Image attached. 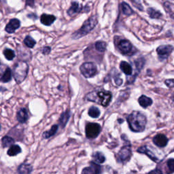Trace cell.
Segmentation results:
<instances>
[{"instance_id":"1","label":"cell","mask_w":174,"mask_h":174,"mask_svg":"<svg viewBox=\"0 0 174 174\" xmlns=\"http://www.w3.org/2000/svg\"><path fill=\"white\" fill-rule=\"evenodd\" d=\"M129 129L133 132H143L146 129L147 124L146 116L143 114L138 111H133L127 117Z\"/></svg>"},{"instance_id":"21","label":"cell","mask_w":174,"mask_h":174,"mask_svg":"<svg viewBox=\"0 0 174 174\" xmlns=\"http://www.w3.org/2000/svg\"><path fill=\"white\" fill-rule=\"evenodd\" d=\"M92 158H93L94 161L96 162V163L97 164H101L103 163L106 161V157L103 153H100V152H95V153L92 155Z\"/></svg>"},{"instance_id":"7","label":"cell","mask_w":174,"mask_h":174,"mask_svg":"<svg viewBox=\"0 0 174 174\" xmlns=\"http://www.w3.org/2000/svg\"><path fill=\"white\" fill-rule=\"evenodd\" d=\"M131 157V144L128 143L125 146L121 148L119 153H118V158L121 162L126 163L127 162Z\"/></svg>"},{"instance_id":"40","label":"cell","mask_w":174,"mask_h":174,"mask_svg":"<svg viewBox=\"0 0 174 174\" xmlns=\"http://www.w3.org/2000/svg\"><path fill=\"white\" fill-rule=\"evenodd\" d=\"M0 128H1V127H0Z\"/></svg>"},{"instance_id":"10","label":"cell","mask_w":174,"mask_h":174,"mask_svg":"<svg viewBox=\"0 0 174 174\" xmlns=\"http://www.w3.org/2000/svg\"><path fill=\"white\" fill-rule=\"evenodd\" d=\"M118 49L121 51V53L125 54L131 53L132 50V44L127 40H120L118 44Z\"/></svg>"},{"instance_id":"8","label":"cell","mask_w":174,"mask_h":174,"mask_svg":"<svg viewBox=\"0 0 174 174\" xmlns=\"http://www.w3.org/2000/svg\"><path fill=\"white\" fill-rule=\"evenodd\" d=\"M173 48L171 45H164V46H160L157 48V52L159 57V59L161 61L165 60L167 58L169 54L172 53L173 51Z\"/></svg>"},{"instance_id":"18","label":"cell","mask_w":174,"mask_h":174,"mask_svg":"<svg viewBox=\"0 0 174 174\" xmlns=\"http://www.w3.org/2000/svg\"><path fill=\"white\" fill-rule=\"evenodd\" d=\"M33 171V167L30 164L23 163L18 167V172L19 174H31Z\"/></svg>"},{"instance_id":"15","label":"cell","mask_w":174,"mask_h":174,"mask_svg":"<svg viewBox=\"0 0 174 174\" xmlns=\"http://www.w3.org/2000/svg\"><path fill=\"white\" fill-rule=\"evenodd\" d=\"M82 9V7L80 6L78 3L73 2L72 3L71 7H70L69 9L68 10V14L69 16H74L75 14L79 13Z\"/></svg>"},{"instance_id":"37","label":"cell","mask_w":174,"mask_h":174,"mask_svg":"<svg viewBox=\"0 0 174 174\" xmlns=\"http://www.w3.org/2000/svg\"><path fill=\"white\" fill-rule=\"evenodd\" d=\"M148 174H162V173L160 169L157 168L153 170V171H151L150 173H148Z\"/></svg>"},{"instance_id":"4","label":"cell","mask_w":174,"mask_h":174,"mask_svg":"<svg viewBox=\"0 0 174 174\" xmlns=\"http://www.w3.org/2000/svg\"><path fill=\"white\" fill-rule=\"evenodd\" d=\"M29 66L26 62L20 61L14 65L13 69V75L18 84L21 83L27 76Z\"/></svg>"},{"instance_id":"13","label":"cell","mask_w":174,"mask_h":174,"mask_svg":"<svg viewBox=\"0 0 174 174\" xmlns=\"http://www.w3.org/2000/svg\"><path fill=\"white\" fill-rule=\"evenodd\" d=\"M138 152L139 153L145 154L146 155H147L148 157L150 159H152V160H153L154 162H158V158L153 153V152L148 148L147 146H146L139 147V148L138 149Z\"/></svg>"},{"instance_id":"14","label":"cell","mask_w":174,"mask_h":174,"mask_svg":"<svg viewBox=\"0 0 174 174\" xmlns=\"http://www.w3.org/2000/svg\"><path fill=\"white\" fill-rule=\"evenodd\" d=\"M56 20V18L53 15H48L46 14H43L40 17V21L41 23L46 25V26H49L53 24L54 21Z\"/></svg>"},{"instance_id":"22","label":"cell","mask_w":174,"mask_h":174,"mask_svg":"<svg viewBox=\"0 0 174 174\" xmlns=\"http://www.w3.org/2000/svg\"><path fill=\"white\" fill-rule=\"evenodd\" d=\"M58 125H53V127L50 128V129L49 131H47L43 133L42 136L44 139H49L51 137H53V135H54L56 134L57 131H58Z\"/></svg>"},{"instance_id":"26","label":"cell","mask_w":174,"mask_h":174,"mask_svg":"<svg viewBox=\"0 0 174 174\" xmlns=\"http://www.w3.org/2000/svg\"><path fill=\"white\" fill-rule=\"evenodd\" d=\"M121 7H122V10H123V12L125 15H131L134 12L132 10V8H131L130 6H129L128 3H127L126 2H123L121 4Z\"/></svg>"},{"instance_id":"28","label":"cell","mask_w":174,"mask_h":174,"mask_svg":"<svg viewBox=\"0 0 174 174\" xmlns=\"http://www.w3.org/2000/svg\"><path fill=\"white\" fill-rule=\"evenodd\" d=\"M100 114L101 112H100L99 109L95 106H92L88 110V115L93 118H98L100 116Z\"/></svg>"},{"instance_id":"25","label":"cell","mask_w":174,"mask_h":174,"mask_svg":"<svg viewBox=\"0 0 174 174\" xmlns=\"http://www.w3.org/2000/svg\"><path fill=\"white\" fill-rule=\"evenodd\" d=\"M1 79L3 82H8L12 79V71L9 68H6L5 72L3 73Z\"/></svg>"},{"instance_id":"32","label":"cell","mask_w":174,"mask_h":174,"mask_svg":"<svg viewBox=\"0 0 174 174\" xmlns=\"http://www.w3.org/2000/svg\"><path fill=\"white\" fill-rule=\"evenodd\" d=\"M167 166L168 171L167 172V174H171L174 172V159L170 158L167 162Z\"/></svg>"},{"instance_id":"12","label":"cell","mask_w":174,"mask_h":174,"mask_svg":"<svg viewBox=\"0 0 174 174\" xmlns=\"http://www.w3.org/2000/svg\"><path fill=\"white\" fill-rule=\"evenodd\" d=\"M21 25V22L19 20L16 19V18H13L11 19L8 25L6 27V31L9 33H12L15 31L17 29L19 28Z\"/></svg>"},{"instance_id":"30","label":"cell","mask_w":174,"mask_h":174,"mask_svg":"<svg viewBox=\"0 0 174 174\" xmlns=\"http://www.w3.org/2000/svg\"><path fill=\"white\" fill-rule=\"evenodd\" d=\"M95 49L100 53L105 52L107 48V44L105 42H97L95 43Z\"/></svg>"},{"instance_id":"6","label":"cell","mask_w":174,"mask_h":174,"mask_svg":"<svg viewBox=\"0 0 174 174\" xmlns=\"http://www.w3.org/2000/svg\"><path fill=\"white\" fill-rule=\"evenodd\" d=\"M101 127L100 125L97 123H88L85 127V133L87 138L93 139L96 138L101 132Z\"/></svg>"},{"instance_id":"24","label":"cell","mask_w":174,"mask_h":174,"mask_svg":"<svg viewBox=\"0 0 174 174\" xmlns=\"http://www.w3.org/2000/svg\"><path fill=\"white\" fill-rule=\"evenodd\" d=\"M2 146L3 148H7V147H10L11 146L14 145V140L13 138H11V137H9L8 135H6L5 137H3L2 139Z\"/></svg>"},{"instance_id":"20","label":"cell","mask_w":174,"mask_h":174,"mask_svg":"<svg viewBox=\"0 0 174 174\" xmlns=\"http://www.w3.org/2000/svg\"><path fill=\"white\" fill-rule=\"evenodd\" d=\"M70 116H71V114H70L69 111H66V112L61 114L60 118H59V124H60L62 128H64L65 127L68 122L69 121Z\"/></svg>"},{"instance_id":"2","label":"cell","mask_w":174,"mask_h":174,"mask_svg":"<svg viewBox=\"0 0 174 174\" xmlns=\"http://www.w3.org/2000/svg\"><path fill=\"white\" fill-rule=\"evenodd\" d=\"M112 95L110 91H101L91 92L87 95V100L97 103L103 107H107L112 101Z\"/></svg>"},{"instance_id":"19","label":"cell","mask_w":174,"mask_h":174,"mask_svg":"<svg viewBox=\"0 0 174 174\" xmlns=\"http://www.w3.org/2000/svg\"><path fill=\"white\" fill-rule=\"evenodd\" d=\"M138 102L139 105L143 108H146L153 104V100L150 97H146V95H142L141 97L139 98Z\"/></svg>"},{"instance_id":"31","label":"cell","mask_w":174,"mask_h":174,"mask_svg":"<svg viewBox=\"0 0 174 174\" xmlns=\"http://www.w3.org/2000/svg\"><path fill=\"white\" fill-rule=\"evenodd\" d=\"M24 43L26 46L29 48H33L35 45V41L31 36H27L24 40Z\"/></svg>"},{"instance_id":"17","label":"cell","mask_w":174,"mask_h":174,"mask_svg":"<svg viewBox=\"0 0 174 174\" xmlns=\"http://www.w3.org/2000/svg\"><path fill=\"white\" fill-rule=\"evenodd\" d=\"M120 68L124 73L127 76H131L133 73V68L129 63L126 61H122L120 64Z\"/></svg>"},{"instance_id":"23","label":"cell","mask_w":174,"mask_h":174,"mask_svg":"<svg viewBox=\"0 0 174 174\" xmlns=\"http://www.w3.org/2000/svg\"><path fill=\"white\" fill-rule=\"evenodd\" d=\"M21 153V148L19 146L12 145L10 146L7 153H8V155H9L10 157H14L18 154H20Z\"/></svg>"},{"instance_id":"16","label":"cell","mask_w":174,"mask_h":174,"mask_svg":"<svg viewBox=\"0 0 174 174\" xmlns=\"http://www.w3.org/2000/svg\"><path fill=\"white\" fill-rule=\"evenodd\" d=\"M17 120L21 123H25L28 120V114L25 108H21L17 112Z\"/></svg>"},{"instance_id":"3","label":"cell","mask_w":174,"mask_h":174,"mask_svg":"<svg viewBox=\"0 0 174 174\" xmlns=\"http://www.w3.org/2000/svg\"><path fill=\"white\" fill-rule=\"evenodd\" d=\"M97 23H98V20H97V15L91 16L87 21L84 22L83 25L82 26V27H81L78 31H77L74 33H73L72 35L73 38L79 39L80 38H82V37L86 35L95 27V26L97 25Z\"/></svg>"},{"instance_id":"29","label":"cell","mask_w":174,"mask_h":174,"mask_svg":"<svg viewBox=\"0 0 174 174\" xmlns=\"http://www.w3.org/2000/svg\"><path fill=\"white\" fill-rule=\"evenodd\" d=\"M3 55L8 61H12L15 57V53H14V50L10 49H6L3 50Z\"/></svg>"},{"instance_id":"34","label":"cell","mask_w":174,"mask_h":174,"mask_svg":"<svg viewBox=\"0 0 174 174\" xmlns=\"http://www.w3.org/2000/svg\"><path fill=\"white\" fill-rule=\"evenodd\" d=\"M165 84H167V86L172 88L173 87V79H170V80H167L165 81Z\"/></svg>"},{"instance_id":"27","label":"cell","mask_w":174,"mask_h":174,"mask_svg":"<svg viewBox=\"0 0 174 174\" xmlns=\"http://www.w3.org/2000/svg\"><path fill=\"white\" fill-rule=\"evenodd\" d=\"M149 16L151 18H160L162 16V14L161 12L158 10H156L153 8H150L147 10Z\"/></svg>"},{"instance_id":"33","label":"cell","mask_w":174,"mask_h":174,"mask_svg":"<svg viewBox=\"0 0 174 174\" xmlns=\"http://www.w3.org/2000/svg\"><path fill=\"white\" fill-rule=\"evenodd\" d=\"M131 1L133 2V4L134 5L136 8H138L139 10H141V11H143V6H142L141 4V3H140L139 2V0L138 1V2H135V0H131Z\"/></svg>"},{"instance_id":"36","label":"cell","mask_w":174,"mask_h":174,"mask_svg":"<svg viewBox=\"0 0 174 174\" xmlns=\"http://www.w3.org/2000/svg\"><path fill=\"white\" fill-rule=\"evenodd\" d=\"M114 79H115L114 80H115V82L118 85V86H120V85L122 84V83H123V80H122L121 78H120L118 77V76L114 77Z\"/></svg>"},{"instance_id":"35","label":"cell","mask_w":174,"mask_h":174,"mask_svg":"<svg viewBox=\"0 0 174 174\" xmlns=\"http://www.w3.org/2000/svg\"><path fill=\"white\" fill-rule=\"evenodd\" d=\"M50 48L49 46H46L44 47L42 50V53L44 54H49L50 53Z\"/></svg>"},{"instance_id":"9","label":"cell","mask_w":174,"mask_h":174,"mask_svg":"<svg viewBox=\"0 0 174 174\" xmlns=\"http://www.w3.org/2000/svg\"><path fill=\"white\" fill-rule=\"evenodd\" d=\"M102 167L101 165L95 162H91L90 166L85 167L82 171V174H101Z\"/></svg>"},{"instance_id":"39","label":"cell","mask_w":174,"mask_h":174,"mask_svg":"<svg viewBox=\"0 0 174 174\" xmlns=\"http://www.w3.org/2000/svg\"><path fill=\"white\" fill-rule=\"evenodd\" d=\"M123 122V119H118V123H122Z\"/></svg>"},{"instance_id":"11","label":"cell","mask_w":174,"mask_h":174,"mask_svg":"<svg viewBox=\"0 0 174 174\" xmlns=\"http://www.w3.org/2000/svg\"><path fill=\"white\" fill-rule=\"evenodd\" d=\"M153 143L159 148H164L168 143V138L163 134H158L153 138Z\"/></svg>"},{"instance_id":"5","label":"cell","mask_w":174,"mask_h":174,"mask_svg":"<svg viewBox=\"0 0 174 174\" xmlns=\"http://www.w3.org/2000/svg\"><path fill=\"white\" fill-rule=\"evenodd\" d=\"M80 69L82 74L87 78L93 77L97 72V66L91 62L84 63L80 66Z\"/></svg>"},{"instance_id":"38","label":"cell","mask_w":174,"mask_h":174,"mask_svg":"<svg viewBox=\"0 0 174 174\" xmlns=\"http://www.w3.org/2000/svg\"><path fill=\"white\" fill-rule=\"evenodd\" d=\"M27 6H33V3H34V0H27Z\"/></svg>"}]
</instances>
